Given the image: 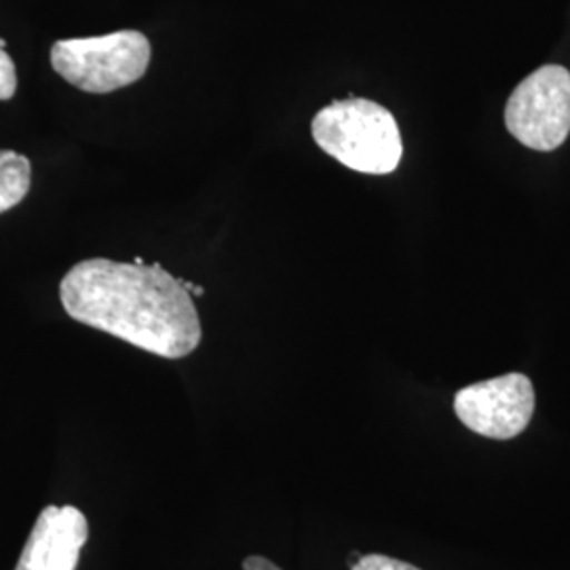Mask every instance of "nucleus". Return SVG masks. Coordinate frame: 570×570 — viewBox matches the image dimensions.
Masks as SVG:
<instances>
[{"instance_id": "1", "label": "nucleus", "mask_w": 570, "mask_h": 570, "mask_svg": "<svg viewBox=\"0 0 570 570\" xmlns=\"http://www.w3.org/2000/svg\"><path fill=\"white\" fill-rule=\"evenodd\" d=\"M60 298L75 322L165 360L186 357L202 343L193 296L159 263L82 261L61 279Z\"/></svg>"}, {"instance_id": "2", "label": "nucleus", "mask_w": 570, "mask_h": 570, "mask_svg": "<svg viewBox=\"0 0 570 570\" xmlns=\"http://www.w3.org/2000/svg\"><path fill=\"white\" fill-rule=\"evenodd\" d=\"M317 146L353 171L385 176L397 169L404 155L395 117L385 106L348 98L322 108L311 122Z\"/></svg>"}, {"instance_id": "3", "label": "nucleus", "mask_w": 570, "mask_h": 570, "mask_svg": "<svg viewBox=\"0 0 570 570\" xmlns=\"http://www.w3.org/2000/svg\"><path fill=\"white\" fill-rule=\"evenodd\" d=\"M150 63V42L138 30L66 39L51 47V66L63 81L87 94H112L140 81Z\"/></svg>"}, {"instance_id": "4", "label": "nucleus", "mask_w": 570, "mask_h": 570, "mask_svg": "<svg viewBox=\"0 0 570 570\" xmlns=\"http://www.w3.org/2000/svg\"><path fill=\"white\" fill-rule=\"evenodd\" d=\"M511 136L532 150H556L570 134V72L548 63L520 82L505 108Z\"/></svg>"}, {"instance_id": "5", "label": "nucleus", "mask_w": 570, "mask_h": 570, "mask_svg": "<svg viewBox=\"0 0 570 570\" xmlns=\"http://www.w3.org/2000/svg\"><path fill=\"white\" fill-rule=\"evenodd\" d=\"M454 412L465 428L490 440H511L529 428L534 389L524 374H505L461 389Z\"/></svg>"}, {"instance_id": "6", "label": "nucleus", "mask_w": 570, "mask_h": 570, "mask_svg": "<svg viewBox=\"0 0 570 570\" xmlns=\"http://www.w3.org/2000/svg\"><path fill=\"white\" fill-rule=\"evenodd\" d=\"M87 537L89 527L81 510L51 505L37 518L16 570H77Z\"/></svg>"}, {"instance_id": "7", "label": "nucleus", "mask_w": 570, "mask_h": 570, "mask_svg": "<svg viewBox=\"0 0 570 570\" xmlns=\"http://www.w3.org/2000/svg\"><path fill=\"white\" fill-rule=\"evenodd\" d=\"M30 161L13 150H0V214L23 202L30 190Z\"/></svg>"}, {"instance_id": "8", "label": "nucleus", "mask_w": 570, "mask_h": 570, "mask_svg": "<svg viewBox=\"0 0 570 570\" xmlns=\"http://www.w3.org/2000/svg\"><path fill=\"white\" fill-rule=\"evenodd\" d=\"M18 89V72L16 63L9 58L4 41L0 39V100H11Z\"/></svg>"}, {"instance_id": "9", "label": "nucleus", "mask_w": 570, "mask_h": 570, "mask_svg": "<svg viewBox=\"0 0 570 570\" xmlns=\"http://www.w3.org/2000/svg\"><path fill=\"white\" fill-rule=\"evenodd\" d=\"M351 570H421L416 569V567H412V564H407V562H402V560H395V558H389V556H383V553H367V556H362Z\"/></svg>"}, {"instance_id": "10", "label": "nucleus", "mask_w": 570, "mask_h": 570, "mask_svg": "<svg viewBox=\"0 0 570 570\" xmlns=\"http://www.w3.org/2000/svg\"><path fill=\"white\" fill-rule=\"evenodd\" d=\"M242 570H282L275 562H271L268 558L263 556H247L244 560V569Z\"/></svg>"}, {"instance_id": "11", "label": "nucleus", "mask_w": 570, "mask_h": 570, "mask_svg": "<svg viewBox=\"0 0 570 570\" xmlns=\"http://www.w3.org/2000/svg\"><path fill=\"white\" fill-rule=\"evenodd\" d=\"M184 285V289L188 292V294H197V296H204L205 289L202 287V285H195V284H188V282H184V279H180Z\"/></svg>"}]
</instances>
